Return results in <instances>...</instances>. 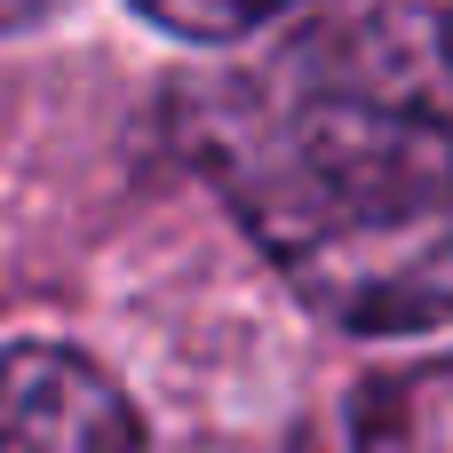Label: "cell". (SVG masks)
Wrapping results in <instances>:
<instances>
[{
    "instance_id": "6da1fadb",
    "label": "cell",
    "mask_w": 453,
    "mask_h": 453,
    "mask_svg": "<svg viewBox=\"0 0 453 453\" xmlns=\"http://www.w3.org/2000/svg\"><path fill=\"white\" fill-rule=\"evenodd\" d=\"M207 167L287 287L350 334H422L453 319V127L303 88L223 111Z\"/></svg>"
},
{
    "instance_id": "7a4b0ae2",
    "label": "cell",
    "mask_w": 453,
    "mask_h": 453,
    "mask_svg": "<svg viewBox=\"0 0 453 453\" xmlns=\"http://www.w3.org/2000/svg\"><path fill=\"white\" fill-rule=\"evenodd\" d=\"M319 48L334 64L326 88L453 127V0H326Z\"/></svg>"
},
{
    "instance_id": "3957f363",
    "label": "cell",
    "mask_w": 453,
    "mask_h": 453,
    "mask_svg": "<svg viewBox=\"0 0 453 453\" xmlns=\"http://www.w3.org/2000/svg\"><path fill=\"white\" fill-rule=\"evenodd\" d=\"M0 446L8 453H143V422L119 382L64 342L0 350Z\"/></svg>"
},
{
    "instance_id": "277c9868",
    "label": "cell",
    "mask_w": 453,
    "mask_h": 453,
    "mask_svg": "<svg viewBox=\"0 0 453 453\" xmlns=\"http://www.w3.org/2000/svg\"><path fill=\"white\" fill-rule=\"evenodd\" d=\"M350 453H453V358L382 374L358 398Z\"/></svg>"
},
{
    "instance_id": "5b68a950",
    "label": "cell",
    "mask_w": 453,
    "mask_h": 453,
    "mask_svg": "<svg viewBox=\"0 0 453 453\" xmlns=\"http://www.w3.org/2000/svg\"><path fill=\"white\" fill-rule=\"evenodd\" d=\"M135 8L151 24H167V32H183V40H239V32L271 24L295 0H135Z\"/></svg>"
},
{
    "instance_id": "8992f818",
    "label": "cell",
    "mask_w": 453,
    "mask_h": 453,
    "mask_svg": "<svg viewBox=\"0 0 453 453\" xmlns=\"http://www.w3.org/2000/svg\"><path fill=\"white\" fill-rule=\"evenodd\" d=\"M64 0H0V32H24V24H48Z\"/></svg>"
}]
</instances>
